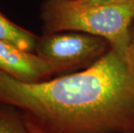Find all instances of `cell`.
<instances>
[{
	"instance_id": "obj_1",
	"label": "cell",
	"mask_w": 134,
	"mask_h": 133,
	"mask_svg": "<svg viewBox=\"0 0 134 133\" xmlns=\"http://www.w3.org/2000/svg\"><path fill=\"white\" fill-rule=\"evenodd\" d=\"M0 103L29 133H134V58L111 48L82 71L35 83L0 71Z\"/></svg>"
},
{
	"instance_id": "obj_2",
	"label": "cell",
	"mask_w": 134,
	"mask_h": 133,
	"mask_svg": "<svg viewBox=\"0 0 134 133\" xmlns=\"http://www.w3.org/2000/svg\"><path fill=\"white\" fill-rule=\"evenodd\" d=\"M41 18L44 35L76 31L99 36L121 55L134 58L129 32L134 18V1L81 7L73 0H45Z\"/></svg>"
},
{
	"instance_id": "obj_3",
	"label": "cell",
	"mask_w": 134,
	"mask_h": 133,
	"mask_svg": "<svg viewBox=\"0 0 134 133\" xmlns=\"http://www.w3.org/2000/svg\"><path fill=\"white\" fill-rule=\"evenodd\" d=\"M110 47L99 36L81 32L53 33L38 38L35 54L61 67L62 72L90 66Z\"/></svg>"
},
{
	"instance_id": "obj_4",
	"label": "cell",
	"mask_w": 134,
	"mask_h": 133,
	"mask_svg": "<svg viewBox=\"0 0 134 133\" xmlns=\"http://www.w3.org/2000/svg\"><path fill=\"white\" fill-rule=\"evenodd\" d=\"M0 71L18 80L35 83L49 80L51 76L62 70L35 53L0 41Z\"/></svg>"
},
{
	"instance_id": "obj_5",
	"label": "cell",
	"mask_w": 134,
	"mask_h": 133,
	"mask_svg": "<svg viewBox=\"0 0 134 133\" xmlns=\"http://www.w3.org/2000/svg\"><path fill=\"white\" fill-rule=\"evenodd\" d=\"M38 38L35 34L13 24L0 13V41L24 51L35 53Z\"/></svg>"
},
{
	"instance_id": "obj_6",
	"label": "cell",
	"mask_w": 134,
	"mask_h": 133,
	"mask_svg": "<svg viewBox=\"0 0 134 133\" xmlns=\"http://www.w3.org/2000/svg\"><path fill=\"white\" fill-rule=\"evenodd\" d=\"M0 133H29L20 113L3 103H0Z\"/></svg>"
},
{
	"instance_id": "obj_7",
	"label": "cell",
	"mask_w": 134,
	"mask_h": 133,
	"mask_svg": "<svg viewBox=\"0 0 134 133\" xmlns=\"http://www.w3.org/2000/svg\"><path fill=\"white\" fill-rule=\"evenodd\" d=\"M134 0H73L76 5L81 7L99 6V5L121 4L133 2Z\"/></svg>"
},
{
	"instance_id": "obj_8",
	"label": "cell",
	"mask_w": 134,
	"mask_h": 133,
	"mask_svg": "<svg viewBox=\"0 0 134 133\" xmlns=\"http://www.w3.org/2000/svg\"><path fill=\"white\" fill-rule=\"evenodd\" d=\"M132 51H133V54H134V39H133V41L132 42Z\"/></svg>"
}]
</instances>
